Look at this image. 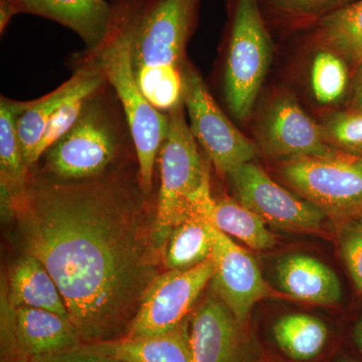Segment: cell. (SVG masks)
<instances>
[{"label":"cell","instance_id":"3957f363","mask_svg":"<svg viewBox=\"0 0 362 362\" xmlns=\"http://www.w3.org/2000/svg\"><path fill=\"white\" fill-rule=\"evenodd\" d=\"M185 104L169 112V129L159 152L160 190L154 238L164 252L171 232L192 216L195 202L211 187L209 171L185 114Z\"/></svg>","mask_w":362,"mask_h":362},{"label":"cell","instance_id":"9a60e30c","mask_svg":"<svg viewBox=\"0 0 362 362\" xmlns=\"http://www.w3.org/2000/svg\"><path fill=\"white\" fill-rule=\"evenodd\" d=\"M279 286L287 296L307 303L332 306L341 301L342 289L329 266L306 255H290L277 266Z\"/></svg>","mask_w":362,"mask_h":362},{"label":"cell","instance_id":"e0dca14e","mask_svg":"<svg viewBox=\"0 0 362 362\" xmlns=\"http://www.w3.org/2000/svg\"><path fill=\"white\" fill-rule=\"evenodd\" d=\"M16 332L30 357L54 356L84 344L70 319L44 309L14 308Z\"/></svg>","mask_w":362,"mask_h":362},{"label":"cell","instance_id":"8fae6325","mask_svg":"<svg viewBox=\"0 0 362 362\" xmlns=\"http://www.w3.org/2000/svg\"><path fill=\"white\" fill-rule=\"evenodd\" d=\"M259 146L267 156L286 162L326 158L340 153L330 146L318 125L289 93L267 105L257 127Z\"/></svg>","mask_w":362,"mask_h":362},{"label":"cell","instance_id":"6da1fadb","mask_svg":"<svg viewBox=\"0 0 362 362\" xmlns=\"http://www.w3.org/2000/svg\"><path fill=\"white\" fill-rule=\"evenodd\" d=\"M145 195L106 173L33 178L16 201L25 252L51 274L84 344L126 337L164 265Z\"/></svg>","mask_w":362,"mask_h":362},{"label":"cell","instance_id":"f1b7e54d","mask_svg":"<svg viewBox=\"0 0 362 362\" xmlns=\"http://www.w3.org/2000/svg\"><path fill=\"white\" fill-rule=\"evenodd\" d=\"M0 307V362H32L16 332L14 308L7 295V279L1 281Z\"/></svg>","mask_w":362,"mask_h":362},{"label":"cell","instance_id":"4316f807","mask_svg":"<svg viewBox=\"0 0 362 362\" xmlns=\"http://www.w3.org/2000/svg\"><path fill=\"white\" fill-rule=\"evenodd\" d=\"M101 86H93L82 90L77 96L69 100L52 117L44 134L40 138L37 148L33 152L30 166L39 161L40 157L44 156L52 146L59 141L75 126L78 118L82 115L83 110L89 101L90 98L96 94Z\"/></svg>","mask_w":362,"mask_h":362},{"label":"cell","instance_id":"83f0119b","mask_svg":"<svg viewBox=\"0 0 362 362\" xmlns=\"http://www.w3.org/2000/svg\"><path fill=\"white\" fill-rule=\"evenodd\" d=\"M322 127L332 148L362 158V112L333 114L324 121Z\"/></svg>","mask_w":362,"mask_h":362},{"label":"cell","instance_id":"ffe728a7","mask_svg":"<svg viewBox=\"0 0 362 362\" xmlns=\"http://www.w3.org/2000/svg\"><path fill=\"white\" fill-rule=\"evenodd\" d=\"M7 295L13 308L44 309L69 318L58 285L44 264L32 255L25 252L14 263L7 279Z\"/></svg>","mask_w":362,"mask_h":362},{"label":"cell","instance_id":"7c38bea8","mask_svg":"<svg viewBox=\"0 0 362 362\" xmlns=\"http://www.w3.org/2000/svg\"><path fill=\"white\" fill-rule=\"evenodd\" d=\"M189 346L192 362H262L263 358L249 324L240 321L214 293L190 316Z\"/></svg>","mask_w":362,"mask_h":362},{"label":"cell","instance_id":"44dd1931","mask_svg":"<svg viewBox=\"0 0 362 362\" xmlns=\"http://www.w3.org/2000/svg\"><path fill=\"white\" fill-rule=\"evenodd\" d=\"M274 341L280 351L295 362H311L323 354L329 329L322 319L307 313L279 317L272 326Z\"/></svg>","mask_w":362,"mask_h":362},{"label":"cell","instance_id":"836d02e7","mask_svg":"<svg viewBox=\"0 0 362 362\" xmlns=\"http://www.w3.org/2000/svg\"><path fill=\"white\" fill-rule=\"evenodd\" d=\"M352 111L362 112V84L359 86L358 90H357L354 101V110Z\"/></svg>","mask_w":362,"mask_h":362},{"label":"cell","instance_id":"4fadbf2b","mask_svg":"<svg viewBox=\"0 0 362 362\" xmlns=\"http://www.w3.org/2000/svg\"><path fill=\"white\" fill-rule=\"evenodd\" d=\"M211 258L214 293L242 322H249L252 309L258 302L278 295L267 284L252 255L216 228Z\"/></svg>","mask_w":362,"mask_h":362},{"label":"cell","instance_id":"4dcf8cb0","mask_svg":"<svg viewBox=\"0 0 362 362\" xmlns=\"http://www.w3.org/2000/svg\"><path fill=\"white\" fill-rule=\"evenodd\" d=\"M342 226L340 252L357 291L362 294V221L357 218Z\"/></svg>","mask_w":362,"mask_h":362},{"label":"cell","instance_id":"1f68e13d","mask_svg":"<svg viewBox=\"0 0 362 362\" xmlns=\"http://www.w3.org/2000/svg\"><path fill=\"white\" fill-rule=\"evenodd\" d=\"M32 362H124L113 357L93 354L80 349L54 354V356L33 357Z\"/></svg>","mask_w":362,"mask_h":362},{"label":"cell","instance_id":"5b68a950","mask_svg":"<svg viewBox=\"0 0 362 362\" xmlns=\"http://www.w3.org/2000/svg\"><path fill=\"white\" fill-rule=\"evenodd\" d=\"M285 182L327 218L346 223L362 216V158L338 153L326 158L286 162Z\"/></svg>","mask_w":362,"mask_h":362},{"label":"cell","instance_id":"277c9868","mask_svg":"<svg viewBox=\"0 0 362 362\" xmlns=\"http://www.w3.org/2000/svg\"><path fill=\"white\" fill-rule=\"evenodd\" d=\"M273 47L259 0H235L225 71L226 103L243 121L251 115L271 65Z\"/></svg>","mask_w":362,"mask_h":362},{"label":"cell","instance_id":"f546056e","mask_svg":"<svg viewBox=\"0 0 362 362\" xmlns=\"http://www.w3.org/2000/svg\"><path fill=\"white\" fill-rule=\"evenodd\" d=\"M276 13L294 21H319L354 0H266Z\"/></svg>","mask_w":362,"mask_h":362},{"label":"cell","instance_id":"2e32d148","mask_svg":"<svg viewBox=\"0 0 362 362\" xmlns=\"http://www.w3.org/2000/svg\"><path fill=\"white\" fill-rule=\"evenodd\" d=\"M189 319L175 329L162 334L122 337L111 341L83 344L78 349L124 362H192Z\"/></svg>","mask_w":362,"mask_h":362},{"label":"cell","instance_id":"d4e9b609","mask_svg":"<svg viewBox=\"0 0 362 362\" xmlns=\"http://www.w3.org/2000/svg\"><path fill=\"white\" fill-rule=\"evenodd\" d=\"M136 82L156 110L170 112L183 103L182 71L176 65L134 66Z\"/></svg>","mask_w":362,"mask_h":362},{"label":"cell","instance_id":"7402d4cb","mask_svg":"<svg viewBox=\"0 0 362 362\" xmlns=\"http://www.w3.org/2000/svg\"><path fill=\"white\" fill-rule=\"evenodd\" d=\"M30 104L4 97L0 101V185L11 192L14 202L25 192L30 181L18 133V118Z\"/></svg>","mask_w":362,"mask_h":362},{"label":"cell","instance_id":"9c48e42d","mask_svg":"<svg viewBox=\"0 0 362 362\" xmlns=\"http://www.w3.org/2000/svg\"><path fill=\"white\" fill-rule=\"evenodd\" d=\"M213 258L189 270L159 274L143 297L130 329L124 337H151L177 328L190 318L192 306L211 283Z\"/></svg>","mask_w":362,"mask_h":362},{"label":"cell","instance_id":"603a6c76","mask_svg":"<svg viewBox=\"0 0 362 362\" xmlns=\"http://www.w3.org/2000/svg\"><path fill=\"white\" fill-rule=\"evenodd\" d=\"M214 246V226L201 216H189L169 235L164 267L166 270H189L211 258Z\"/></svg>","mask_w":362,"mask_h":362},{"label":"cell","instance_id":"d590c367","mask_svg":"<svg viewBox=\"0 0 362 362\" xmlns=\"http://www.w3.org/2000/svg\"><path fill=\"white\" fill-rule=\"evenodd\" d=\"M361 220L362 221V216H361Z\"/></svg>","mask_w":362,"mask_h":362},{"label":"cell","instance_id":"d6986e66","mask_svg":"<svg viewBox=\"0 0 362 362\" xmlns=\"http://www.w3.org/2000/svg\"><path fill=\"white\" fill-rule=\"evenodd\" d=\"M192 216H201L214 228L235 237L257 251L276 246L277 239L259 216L232 199H216L207 194L195 206Z\"/></svg>","mask_w":362,"mask_h":362},{"label":"cell","instance_id":"7a4b0ae2","mask_svg":"<svg viewBox=\"0 0 362 362\" xmlns=\"http://www.w3.org/2000/svg\"><path fill=\"white\" fill-rule=\"evenodd\" d=\"M112 6L110 30L97 49L96 63L122 105L139 165V185L151 192L154 168L169 129V114L156 110L136 82L129 11L126 0Z\"/></svg>","mask_w":362,"mask_h":362},{"label":"cell","instance_id":"cb8c5ba5","mask_svg":"<svg viewBox=\"0 0 362 362\" xmlns=\"http://www.w3.org/2000/svg\"><path fill=\"white\" fill-rule=\"evenodd\" d=\"M321 44L362 68V0H354L316 21Z\"/></svg>","mask_w":362,"mask_h":362},{"label":"cell","instance_id":"ba28073f","mask_svg":"<svg viewBox=\"0 0 362 362\" xmlns=\"http://www.w3.org/2000/svg\"><path fill=\"white\" fill-rule=\"evenodd\" d=\"M183 104L190 131L220 175H228L240 164L252 161L258 150L221 110L201 76L185 66L182 71Z\"/></svg>","mask_w":362,"mask_h":362},{"label":"cell","instance_id":"d6a6232c","mask_svg":"<svg viewBox=\"0 0 362 362\" xmlns=\"http://www.w3.org/2000/svg\"><path fill=\"white\" fill-rule=\"evenodd\" d=\"M354 339L357 349L362 352V316L357 321L354 329Z\"/></svg>","mask_w":362,"mask_h":362},{"label":"cell","instance_id":"ac0fdd59","mask_svg":"<svg viewBox=\"0 0 362 362\" xmlns=\"http://www.w3.org/2000/svg\"><path fill=\"white\" fill-rule=\"evenodd\" d=\"M104 80L106 78L103 71L95 62L92 66L81 69L74 77L51 94L37 101H30V106L21 114L18 121V139L28 168L30 166L33 152L54 114L82 90L93 86L103 85Z\"/></svg>","mask_w":362,"mask_h":362},{"label":"cell","instance_id":"e575fe53","mask_svg":"<svg viewBox=\"0 0 362 362\" xmlns=\"http://www.w3.org/2000/svg\"><path fill=\"white\" fill-rule=\"evenodd\" d=\"M334 362H361L357 361L356 359L347 358V357H342V358L337 359V361Z\"/></svg>","mask_w":362,"mask_h":362},{"label":"cell","instance_id":"8992f818","mask_svg":"<svg viewBox=\"0 0 362 362\" xmlns=\"http://www.w3.org/2000/svg\"><path fill=\"white\" fill-rule=\"evenodd\" d=\"M120 147V134L106 108L90 98L73 128L45 152L54 180H83L106 173Z\"/></svg>","mask_w":362,"mask_h":362},{"label":"cell","instance_id":"5bb4252c","mask_svg":"<svg viewBox=\"0 0 362 362\" xmlns=\"http://www.w3.org/2000/svg\"><path fill=\"white\" fill-rule=\"evenodd\" d=\"M14 14L30 13L57 21L77 33L88 49L101 47L110 30L112 6L106 0H0Z\"/></svg>","mask_w":362,"mask_h":362},{"label":"cell","instance_id":"484cf974","mask_svg":"<svg viewBox=\"0 0 362 362\" xmlns=\"http://www.w3.org/2000/svg\"><path fill=\"white\" fill-rule=\"evenodd\" d=\"M311 88L319 103L339 101L349 84V70L344 59L329 49L317 52L311 66Z\"/></svg>","mask_w":362,"mask_h":362},{"label":"cell","instance_id":"52a82bcc","mask_svg":"<svg viewBox=\"0 0 362 362\" xmlns=\"http://www.w3.org/2000/svg\"><path fill=\"white\" fill-rule=\"evenodd\" d=\"M134 66L178 65L199 0H126Z\"/></svg>","mask_w":362,"mask_h":362},{"label":"cell","instance_id":"30bf717a","mask_svg":"<svg viewBox=\"0 0 362 362\" xmlns=\"http://www.w3.org/2000/svg\"><path fill=\"white\" fill-rule=\"evenodd\" d=\"M228 176L238 202L278 230L318 232L327 218L320 209L286 189L252 161L240 164Z\"/></svg>","mask_w":362,"mask_h":362}]
</instances>
